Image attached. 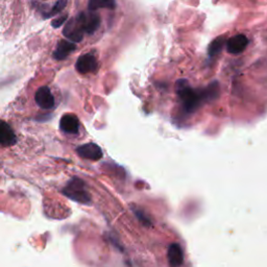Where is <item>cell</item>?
<instances>
[{"label":"cell","instance_id":"cell-15","mask_svg":"<svg viewBox=\"0 0 267 267\" xmlns=\"http://www.w3.org/2000/svg\"><path fill=\"white\" fill-rule=\"evenodd\" d=\"M66 5H67V0H58V1L54 3V5L52 6L50 11L47 14H44V18L47 19V18H50L52 16L58 15L59 13H61L63 11Z\"/></svg>","mask_w":267,"mask_h":267},{"label":"cell","instance_id":"cell-6","mask_svg":"<svg viewBox=\"0 0 267 267\" xmlns=\"http://www.w3.org/2000/svg\"><path fill=\"white\" fill-rule=\"evenodd\" d=\"M36 103L43 110H51L54 108L55 100L48 87H41L35 94Z\"/></svg>","mask_w":267,"mask_h":267},{"label":"cell","instance_id":"cell-14","mask_svg":"<svg viewBox=\"0 0 267 267\" xmlns=\"http://www.w3.org/2000/svg\"><path fill=\"white\" fill-rule=\"evenodd\" d=\"M224 43H225L224 37H218L217 39L213 40L208 47V54L210 58H214V56H216L219 52H221L222 50Z\"/></svg>","mask_w":267,"mask_h":267},{"label":"cell","instance_id":"cell-1","mask_svg":"<svg viewBox=\"0 0 267 267\" xmlns=\"http://www.w3.org/2000/svg\"><path fill=\"white\" fill-rule=\"evenodd\" d=\"M219 85L214 82L204 90L196 91L190 87L188 81L178 80L177 82V94L187 113L195 112L204 100H211L218 96Z\"/></svg>","mask_w":267,"mask_h":267},{"label":"cell","instance_id":"cell-3","mask_svg":"<svg viewBox=\"0 0 267 267\" xmlns=\"http://www.w3.org/2000/svg\"><path fill=\"white\" fill-rule=\"evenodd\" d=\"M84 28L82 23L80 22L78 17L71 18L70 20L66 23L64 30H63V35L67 38V39L72 41V42H81L84 38Z\"/></svg>","mask_w":267,"mask_h":267},{"label":"cell","instance_id":"cell-12","mask_svg":"<svg viewBox=\"0 0 267 267\" xmlns=\"http://www.w3.org/2000/svg\"><path fill=\"white\" fill-rule=\"evenodd\" d=\"M0 142L3 147L12 146L17 142L14 131L5 121L1 122V128H0Z\"/></svg>","mask_w":267,"mask_h":267},{"label":"cell","instance_id":"cell-5","mask_svg":"<svg viewBox=\"0 0 267 267\" xmlns=\"http://www.w3.org/2000/svg\"><path fill=\"white\" fill-rule=\"evenodd\" d=\"M75 68L82 74H87L95 72L98 68V63L95 56L91 53H86L81 55L76 61Z\"/></svg>","mask_w":267,"mask_h":267},{"label":"cell","instance_id":"cell-11","mask_svg":"<svg viewBox=\"0 0 267 267\" xmlns=\"http://www.w3.org/2000/svg\"><path fill=\"white\" fill-rule=\"evenodd\" d=\"M76 48V45L73 42H69L68 40H61L53 52V58L58 61L65 60L71 52H73Z\"/></svg>","mask_w":267,"mask_h":267},{"label":"cell","instance_id":"cell-2","mask_svg":"<svg viewBox=\"0 0 267 267\" xmlns=\"http://www.w3.org/2000/svg\"><path fill=\"white\" fill-rule=\"evenodd\" d=\"M64 193L69 198L81 204H89L91 202L90 194L85 188L84 182L79 178H72L65 187Z\"/></svg>","mask_w":267,"mask_h":267},{"label":"cell","instance_id":"cell-7","mask_svg":"<svg viewBox=\"0 0 267 267\" xmlns=\"http://www.w3.org/2000/svg\"><path fill=\"white\" fill-rule=\"evenodd\" d=\"M76 152H78L81 158L91 161H98L102 157L101 148L97 144H95V143L84 144L76 149Z\"/></svg>","mask_w":267,"mask_h":267},{"label":"cell","instance_id":"cell-13","mask_svg":"<svg viewBox=\"0 0 267 267\" xmlns=\"http://www.w3.org/2000/svg\"><path fill=\"white\" fill-rule=\"evenodd\" d=\"M116 7L115 0H89V11H96L98 8L114 9Z\"/></svg>","mask_w":267,"mask_h":267},{"label":"cell","instance_id":"cell-16","mask_svg":"<svg viewBox=\"0 0 267 267\" xmlns=\"http://www.w3.org/2000/svg\"><path fill=\"white\" fill-rule=\"evenodd\" d=\"M67 19H68V16H67V15L55 18L54 20L51 21V25H52L53 28H59L60 26H62L67 21Z\"/></svg>","mask_w":267,"mask_h":267},{"label":"cell","instance_id":"cell-10","mask_svg":"<svg viewBox=\"0 0 267 267\" xmlns=\"http://www.w3.org/2000/svg\"><path fill=\"white\" fill-rule=\"evenodd\" d=\"M167 259L170 267H180L184 262V254L182 247L178 243L170 244L167 251Z\"/></svg>","mask_w":267,"mask_h":267},{"label":"cell","instance_id":"cell-4","mask_svg":"<svg viewBox=\"0 0 267 267\" xmlns=\"http://www.w3.org/2000/svg\"><path fill=\"white\" fill-rule=\"evenodd\" d=\"M78 18L83 25L85 33L89 35L96 32L100 25V17L98 14L94 13V11L83 12L78 16Z\"/></svg>","mask_w":267,"mask_h":267},{"label":"cell","instance_id":"cell-9","mask_svg":"<svg viewBox=\"0 0 267 267\" xmlns=\"http://www.w3.org/2000/svg\"><path fill=\"white\" fill-rule=\"evenodd\" d=\"M60 129L65 134H69V135H75L79 133L80 129V121L79 118L73 114H66L60 121Z\"/></svg>","mask_w":267,"mask_h":267},{"label":"cell","instance_id":"cell-8","mask_svg":"<svg viewBox=\"0 0 267 267\" xmlns=\"http://www.w3.org/2000/svg\"><path fill=\"white\" fill-rule=\"evenodd\" d=\"M249 45V39L244 35H236L226 42V50L232 54H239Z\"/></svg>","mask_w":267,"mask_h":267}]
</instances>
